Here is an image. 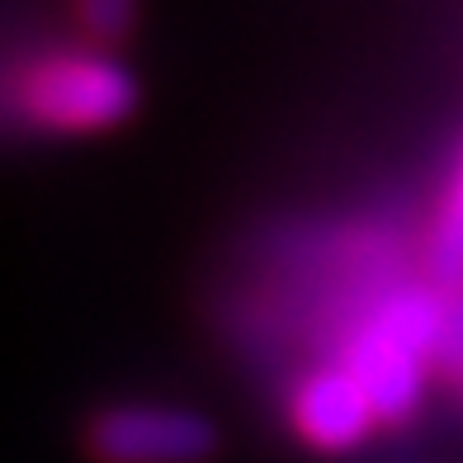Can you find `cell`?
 I'll list each match as a JSON object with an SVG mask.
<instances>
[{
    "label": "cell",
    "instance_id": "cell-6",
    "mask_svg": "<svg viewBox=\"0 0 463 463\" xmlns=\"http://www.w3.org/2000/svg\"><path fill=\"white\" fill-rule=\"evenodd\" d=\"M435 364L463 373V288L454 293V303H445V322H439V341H435Z\"/></svg>",
    "mask_w": 463,
    "mask_h": 463
},
{
    "label": "cell",
    "instance_id": "cell-5",
    "mask_svg": "<svg viewBox=\"0 0 463 463\" xmlns=\"http://www.w3.org/2000/svg\"><path fill=\"white\" fill-rule=\"evenodd\" d=\"M430 275L435 284H463V165L430 237Z\"/></svg>",
    "mask_w": 463,
    "mask_h": 463
},
{
    "label": "cell",
    "instance_id": "cell-3",
    "mask_svg": "<svg viewBox=\"0 0 463 463\" xmlns=\"http://www.w3.org/2000/svg\"><path fill=\"white\" fill-rule=\"evenodd\" d=\"M360 392L369 397V407L378 420H402L420 402V373L426 360L416 350H407L397 335H388L373 317L354 331V341L345 345V364H341Z\"/></svg>",
    "mask_w": 463,
    "mask_h": 463
},
{
    "label": "cell",
    "instance_id": "cell-1",
    "mask_svg": "<svg viewBox=\"0 0 463 463\" xmlns=\"http://www.w3.org/2000/svg\"><path fill=\"white\" fill-rule=\"evenodd\" d=\"M24 104L52 128H109L137 104V80L109 57H52L24 80Z\"/></svg>",
    "mask_w": 463,
    "mask_h": 463
},
{
    "label": "cell",
    "instance_id": "cell-2",
    "mask_svg": "<svg viewBox=\"0 0 463 463\" xmlns=\"http://www.w3.org/2000/svg\"><path fill=\"white\" fill-rule=\"evenodd\" d=\"M86 439L99 463H208L218 454V426L189 407H109Z\"/></svg>",
    "mask_w": 463,
    "mask_h": 463
},
{
    "label": "cell",
    "instance_id": "cell-7",
    "mask_svg": "<svg viewBox=\"0 0 463 463\" xmlns=\"http://www.w3.org/2000/svg\"><path fill=\"white\" fill-rule=\"evenodd\" d=\"M80 24L95 29L99 38H118L133 24V10L118 5V0H90V5H80Z\"/></svg>",
    "mask_w": 463,
    "mask_h": 463
},
{
    "label": "cell",
    "instance_id": "cell-4",
    "mask_svg": "<svg viewBox=\"0 0 463 463\" xmlns=\"http://www.w3.org/2000/svg\"><path fill=\"white\" fill-rule=\"evenodd\" d=\"M373 407L345 369H317L293 392V426L317 449H350L373 426Z\"/></svg>",
    "mask_w": 463,
    "mask_h": 463
}]
</instances>
